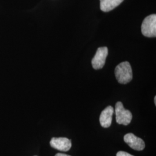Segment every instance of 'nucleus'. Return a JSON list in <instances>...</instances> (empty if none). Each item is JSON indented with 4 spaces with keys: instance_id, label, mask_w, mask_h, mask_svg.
I'll list each match as a JSON object with an SVG mask.
<instances>
[{
    "instance_id": "nucleus-1",
    "label": "nucleus",
    "mask_w": 156,
    "mask_h": 156,
    "mask_svg": "<svg viewBox=\"0 0 156 156\" xmlns=\"http://www.w3.org/2000/svg\"><path fill=\"white\" fill-rule=\"evenodd\" d=\"M115 76L119 83L127 84L133 79V71L128 62L120 63L115 68Z\"/></svg>"
},
{
    "instance_id": "nucleus-2",
    "label": "nucleus",
    "mask_w": 156,
    "mask_h": 156,
    "mask_svg": "<svg viewBox=\"0 0 156 156\" xmlns=\"http://www.w3.org/2000/svg\"><path fill=\"white\" fill-rule=\"evenodd\" d=\"M142 34L146 37H156V15L153 14L146 17L141 26Z\"/></svg>"
},
{
    "instance_id": "nucleus-3",
    "label": "nucleus",
    "mask_w": 156,
    "mask_h": 156,
    "mask_svg": "<svg viewBox=\"0 0 156 156\" xmlns=\"http://www.w3.org/2000/svg\"><path fill=\"white\" fill-rule=\"evenodd\" d=\"M115 113L117 124L127 126L131 123L133 118L132 113L129 111L124 108L122 102L119 101L116 104Z\"/></svg>"
},
{
    "instance_id": "nucleus-4",
    "label": "nucleus",
    "mask_w": 156,
    "mask_h": 156,
    "mask_svg": "<svg viewBox=\"0 0 156 156\" xmlns=\"http://www.w3.org/2000/svg\"><path fill=\"white\" fill-rule=\"evenodd\" d=\"M108 55V48L106 47L99 48L97 50L96 54L91 62L93 68L95 69H100L102 68L105 64Z\"/></svg>"
},
{
    "instance_id": "nucleus-5",
    "label": "nucleus",
    "mask_w": 156,
    "mask_h": 156,
    "mask_svg": "<svg viewBox=\"0 0 156 156\" xmlns=\"http://www.w3.org/2000/svg\"><path fill=\"white\" fill-rule=\"evenodd\" d=\"M124 140L133 149L137 151H143L145 147V142L133 133L124 135Z\"/></svg>"
},
{
    "instance_id": "nucleus-6",
    "label": "nucleus",
    "mask_w": 156,
    "mask_h": 156,
    "mask_svg": "<svg viewBox=\"0 0 156 156\" xmlns=\"http://www.w3.org/2000/svg\"><path fill=\"white\" fill-rule=\"evenodd\" d=\"M50 146L58 151H69L72 146L71 140L67 138H52L50 142Z\"/></svg>"
},
{
    "instance_id": "nucleus-7",
    "label": "nucleus",
    "mask_w": 156,
    "mask_h": 156,
    "mask_svg": "<svg viewBox=\"0 0 156 156\" xmlns=\"http://www.w3.org/2000/svg\"><path fill=\"white\" fill-rule=\"evenodd\" d=\"M114 111L112 106H108L102 111L100 116V122L102 127L108 128L111 126Z\"/></svg>"
},
{
    "instance_id": "nucleus-8",
    "label": "nucleus",
    "mask_w": 156,
    "mask_h": 156,
    "mask_svg": "<svg viewBox=\"0 0 156 156\" xmlns=\"http://www.w3.org/2000/svg\"><path fill=\"white\" fill-rule=\"evenodd\" d=\"M124 0H100V8L102 11L109 12L119 5Z\"/></svg>"
},
{
    "instance_id": "nucleus-9",
    "label": "nucleus",
    "mask_w": 156,
    "mask_h": 156,
    "mask_svg": "<svg viewBox=\"0 0 156 156\" xmlns=\"http://www.w3.org/2000/svg\"><path fill=\"white\" fill-rule=\"evenodd\" d=\"M116 156H134L130 154H129L128 153H127L126 151H120L116 154Z\"/></svg>"
},
{
    "instance_id": "nucleus-10",
    "label": "nucleus",
    "mask_w": 156,
    "mask_h": 156,
    "mask_svg": "<svg viewBox=\"0 0 156 156\" xmlns=\"http://www.w3.org/2000/svg\"><path fill=\"white\" fill-rule=\"evenodd\" d=\"M71 156L69 155H68L66 154H62V153H57L56 154V156Z\"/></svg>"
},
{
    "instance_id": "nucleus-11",
    "label": "nucleus",
    "mask_w": 156,
    "mask_h": 156,
    "mask_svg": "<svg viewBox=\"0 0 156 156\" xmlns=\"http://www.w3.org/2000/svg\"><path fill=\"white\" fill-rule=\"evenodd\" d=\"M154 104H155V105H156V97L155 96L154 97Z\"/></svg>"
},
{
    "instance_id": "nucleus-12",
    "label": "nucleus",
    "mask_w": 156,
    "mask_h": 156,
    "mask_svg": "<svg viewBox=\"0 0 156 156\" xmlns=\"http://www.w3.org/2000/svg\"></svg>"
}]
</instances>
